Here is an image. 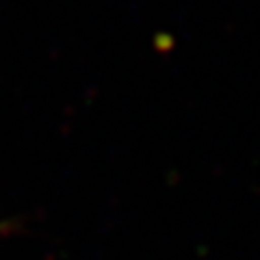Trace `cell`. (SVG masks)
<instances>
[{"label":"cell","mask_w":260,"mask_h":260,"mask_svg":"<svg viewBox=\"0 0 260 260\" xmlns=\"http://www.w3.org/2000/svg\"><path fill=\"white\" fill-rule=\"evenodd\" d=\"M7 228H9V223H0V237L7 232Z\"/></svg>","instance_id":"cell-1"}]
</instances>
